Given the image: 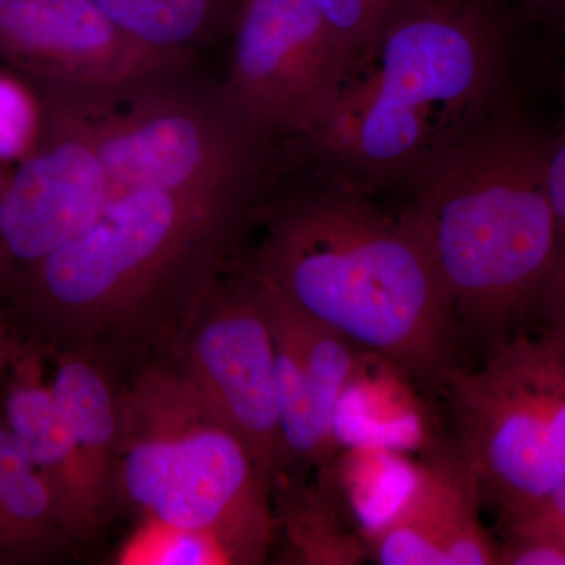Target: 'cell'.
Wrapping results in <instances>:
<instances>
[{
    "instance_id": "cell-11",
    "label": "cell",
    "mask_w": 565,
    "mask_h": 565,
    "mask_svg": "<svg viewBox=\"0 0 565 565\" xmlns=\"http://www.w3.org/2000/svg\"><path fill=\"white\" fill-rule=\"evenodd\" d=\"M35 93L43 111L39 137L0 191V248L29 267L84 233L121 193L77 107Z\"/></svg>"
},
{
    "instance_id": "cell-26",
    "label": "cell",
    "mask_w": 565,
    "mask_h": 565,
    "mask_svg": "<svg viewBox=\"0 0 565 565\" xmlns=\"http://www.w3.org/2000/svg\"><path fill=\"white\" fill-rule=\"evenodd\" d=\"M541 17L565 25V0H525Z\"/></svg>"
},
{
    "instance_id": "cell-16",
    "label": "cell",
    "mask_w": 565,
    "mask_h": 565,
    "mask_svg": "<svg viewBox=\"0 0 565 565\" xmlns=\"http://www.w3.org/2000/svg\"><path fill=\"white\" fill-rule=\"evenodd\" d=\"M104 17L148 47L199 58L232 35L236 0H90Z\"/></svg>"
},
{
    "instance_id": "cell-8",
    "label": "cell",
    "mask_w": 565,
    "mask_h": 565,
    "mask_svg": "<svg viewBox=\"0 0 565 565\" xmlns=\"http://www.w3.org/2000/svg\"><path fill=\"white\" fill-rule=\"evenodd\" d=\"M459 424L457 455L505 525L533 512L559 487L544 401L523 338L503 344L481 370L445 371Z\"/></svg>"
},
{
    "instance_id": "cell-24",
    "label": "cell",
    "mask_w": 565,
    "mask_h": 565,
    "mask_svg": "<svg viewBox=\"0 0 565 565\" xmlns=\"http://www.w3.org/2000/svg\"><path fill=\"white\" fill-rule=\"evenodd\" d=\"M307 514H299L291 520L292 537L296 548L308 564H360L363 548L356 539L344 535L327 515L322 504H303Z\"/></svg>"
},
{
    "instance_id": "cell-17",
    "label": "cell",
    "mask_w": 565,
    "mask_h": 565,
    "mask_svg": "<svg viewBox=\"0 0 565 565\" xmlns=\"http://www.w3.org/2000/svg\"><path fill=\"white\" fill-rule=\"evenodd\" d=\"M267 319L274 338L278 404L286 451L292 459L323 462L329 459V455L319 433L313 392L302 356L285 327L269 318V315Z\"/></svg>"
},
{
    "instance_id": "cell-2",
    "label": "cell",
    "mask_w": 565,
    "mask_h": 565,
    "mask_svg": "<svg viewBox=\"0 0 565 565\" xmlns=\"http://www.w3.org/2000/svg\"><path fill=\"white\" fill-rule=\"evenodd\" d=\"M248 270L397 371L444 379L455 313L433 259L362 193L333 184L282 199Z\"/></svg>"
},
{
    "instance_id": "cell-18",
    "label": "cell",
    "mask_w": 565,
    "mask_h": 565,
    "mask_svg": "<svg viewBox=\"0 0 565 565\" xmlns=\"http://www.w3.org/2000/svg\"><path fill=\"white\" fill-rule=\"evenodd\" d=\"M118 563L125 565L234 564L221 539L203 530L172 525L154 516L143 522L122 544Z\"/></svg>"
},
{
    "instance_id": "cell-5",
    "label": "cell",
    "mask_w": 565,
    "mask_h": 565,
    "mask_svg": "<svg viewBox=\"0 0 565 565\" xmlns=\"http://www.w3.org/2000/svg\"><path fill=\"white\" fill-rule=\"evenodd\" d=\"M117 493L143 516L214 534L234 564L264 563L270 489L182 366L145 370L117 397Z\"/></svg>"
},
{
    "instance_id": "cell-23",
    "label": "cell",
    "mask_w": 565,
    "mask_h": 565,
    "mask_svg": "<svg viewBox=\"0 0 565 565\" xmlns=\"http://www.w3.org/2000/svg\"><path fill=\"white\" fill-rule=\"evenodd\" d=\"M546 182L556 222V259L541 299L548 334L565 344V121L563 131L550 143Z\"/></svg>"
},
{
    "instance_id": "cell-19",
    "label": "cell",
    "mask_w": 565,
    "mask_h": 565,
    "mask_svg": "<svg viewBox=\"0 0 565 565\" xmlns=\"http://www.w3.org/2000/svg\"><path fill=\"white\" fill-rule=\"evenodd\" d=\"M28 448L0 427V514L14 525H35L52 509L54 497Z\"/></svg>"
},
{
    "instance_id": "cell-1",
    "label": "cell",
    "mask_w": 565,
    "mask_h": 565,
    "mask_svg": "<svg viewBox=\"0 0 565 565\" xmlns=\"http://www.w3.org/2000/svg\"><path fill=\"white\" fill-rule=\"evenodd\" d=\"M503 70V31L482 3L416 0L288 145L351 191L411 180L486 120Z\"/></svg>"
},
{
    "instance_id": "cell-21",
    "label": "cell",
    "mask_w": 565,
    "mask_h": 565,
    "mask_svg": "<svg viewBox=\"0 0 565 565\" xmlns=\"http://www.w3.org/2000/svg\"><path fill=\"white\" fill-rule=\"evenodd\" d=\"M523 345L531 377L544 401L559 486L565 484V344L546 334L539 341L523 338Z\"/></svg>"
},
{
    "instance_id": "cell-25",
    "label": "cell",
    "mask_w": 565,
    "mask_h": 565,
    "mask_svg": "<svg viewBox=\"0 0 565 565\" xmlns=\"http://www.w3.org/2000/svg\"><path fill=\"white\" fill-rule=\"evenodd\" d=\"M497 564L565 565V548L542 535L511 534L509 541L497 548Z\"/></svg>"
},
{
    "instance_id": "cell-10",
    "label": "cell",
    "mask_w": 565,
    "mask_h": 565,
    "mask_svg": "<svg viewBox=\"0 0 565 565\" xmlns=\"http://www.w3.org/2000/svg\"><path fill=\"white\" fill-rule=\"evenodd\" d=\"M188 337L182 370L215 416L243 441L270 489L289 457L273 332L250 270L233 281H217Z\"/></svg>"
},
{
    "instance_id": "cell-20",
    "label": "cell",
    "mask_w": 565,
    "mask_h": 565,
    "mask_svg": "<svg viewBox=\"0 0 565 565\" xmlns=\"http://www.w3.org/2000/svg\"><path fill=\"white\" fill-rule=\"evenodd\" d=\"M416 0H313L349 62L370 51L397 14Z\"/></svg>"
},
{
    "instance_id": "cell-12",
    "label": "cell",
    "mask_w": 565,
    "mask_h": 565,
    "mask_svg": "<svg viewBox=\"0 0 565 565\" xmlns=\"http://www.w3.org/2000/svg\"><path fill=\"white\" fill-rule=\"evenodd\" d=\"M478 484L459 455L418 471L412 492L381 526L366 552L384 565L497 564V546L479 519Z\"/></svg>"
},
{
    "instance_id": "cell-6",
    "label": "cell",
    "mask_w": 565,
    "mask_h": 565,
    "mask_svg": "<svg viewBox=\"0 0 565 565\" xmlns=\"http://www.w3.org/2000/svg\"><path fill=\"white\" fill-rule=\"evenodd\" d=\"M65 99L87 122L118 192L263 200L269 188L280 145L252 129L196 68L110 102Z\"/></svg>"
},
{
    "instance_id": "cell-7",
    "label": "cell",
    "mask_w": 565,
    "mask_h": 565,
    "mask_svg": "<svg viewBox=\"0 0 565 565\" xmlns=\"http://www.w3.org/2000/svg\"><path fill=\"white\" fill-rule=\"evenodd\" d=\"M230 39L223 98L281 147L313 131L352 68L313 0H236Z\"/></svg>"
},
{
    "instance_id": "cell-13",
    "label": "cell",
    "mask_w": 565,
    "mask_h": 565,
    "mask_svg": "<svg viewBox=\"0 0 565 565\" xmlns=\"http://www.w3.org/2000/svg\"><path fill=\"white\" fill-rule=\"evenodd\" d=\"M7 416L11 433L28 448L35 467L54 476L52 497L63 523L84 541L90 537L103 519L85 486L73 433L52 386H17L7 403Z\"/></svg>"
},
{
    "instance_id": "cell-15",
    "label": "cell",
    "mask_w": 565,
    "mask_h": 565,
    "mask_svg": "<svg viewBox=\"0 0 565 565\" xmlns=\"http://www.w3.org/2000/svg\"><path fill=\"white\" fill-rule=\"evenodd\" d=\"M256 281L262 289L267 315L285 327L302 356L313 392L319 433L330 457L340 448L334 437L338 404L359 371L362 363L360 352L363 351L344 334L305 313L282 294L264 285L258 278Z\"/></svg>"
},
{
    "instance_id": "cell-14",
    "label": "cell",
    "mask_w": 565,
    "mask_h": 565,
    "mask_svg": "<svg viewBox=\"0 0 565 565\" xmlns=\"http://www.w3.org/2000/svg\"><path fill=\"white\" fill-rule=\"evenodd\" d=\"M52 390L73 433L85 486L104 520L117 494V397L102 371L76 356L58 367Z\"/></svg>"
},
{
    "instance_id": "cell-3",
    "label": "cell",
    "mask_w": 565,
    "mask_h": 565,
    "mask_svg": "<svg viewBox=\"0 0 565 565\" xmlns=\"http://www.w3.org/2000/svg\"><path fill=\"white\" fill-rule=\"evenodd\" d=\"M550 143L479 122L411 178L401 218L429 253L455 318L493 337L544 291L556 259Z\"/></svg>"
},
{
    "instance_id": "cell-27",
    "label": "cell",
    "mask_w": 565,
    "mask_h": 565,
    "mask_svg": "<svg viewBox=\"0 0 565 565\" xmlns=\"http://www.w3.org/2000/svg\"><path fill=\"white\" fill-rule=\"evenodd\" d=\"M11 167L13 166H3V163H0V191H2L3 184H6Z\"/></svg>"
},
{
    "instance_id": "cell-22",
    "label": "cell",
    "mask_w": 565,
    "mask_h": 565,
    "mask_svg": "<svg viewBox=\"0 0 565 565\" xmlns=\"http://www.w3.org/2000/svg\"><path fill=\"white\" fill-rule=\"evenodd\" d=\"M41 117V103L31 85L13 71H0V163L14 166L32 150Z\"/></svg>"
},
{
    "instance_id": "cell-9",
    "label": "cell",
    "mask_w": 565,
    "mask_h": 565,
    "mask_svg": "<svg viewBox=\"0 0 565 565\" xmlns=\"http://www.w3.org/2000/svg\"><path fill=\"white\" fill-rule=\"evenodd\" d=\"M0 58L33 90L84 103L199 66L132 40L90 0H0Z\"/></svg>"
},
{
    "instance_id": "cell-4",
    "label": "cell",
    "mask_w": 565,
    "mask_h": 565,
    "mask_svg": "<svg viewBox=\"0 0 565 565\" xmlns=\"http://www.w3.org/2000/svg\"><path fill=\"white\" fill-rule=\"evenodd\" d=\"M259 200L126 191L31 266L44 300L84 338L139 343L191 329Z\"/></svg>"
}]
</instances>
